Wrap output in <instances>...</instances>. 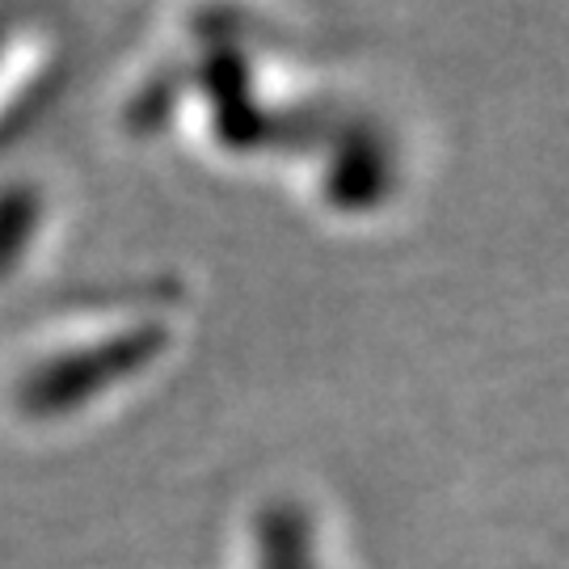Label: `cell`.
<instances>
[{
  "instance_id": "3",
  "label": "cell",
  "mask_w": 569,
  "mask_h": 569,
  "mask_svg": "<svg viewBox=\"0 0 569 569\" xmlns=\"http://www.w3.org/2000/svg\"><path fill=\"white\" fill-rule=\"evenodd\" d=\"M68 77V34L42 13H0V157L26 136Z\"/></svg>"
},
{
  "instance_id": "5",
  "label": "cell",
  "mask_w": 569,
  "mask_h": 569,
  "mask_svg": "<svg viewBox=\"0 0 569 569\" xmlns=\"http://www.w3.org/2000/svg\"><path fill=\"white\" fill-rule=\"evenodd\" d=\"M388 186H392V161L388 148L376 131H342L326 157L321 169V194L338 211H371L385 203Z\"/></svg>"
},
{
  "instance_id": "1",
  "label": "cell",
  "mask_w": 569,
  "mask_h": 569,
  "mask_svg": "<svg viewBox=\"0 0 569 569\" xmlns=\"http://www.w3.org/2000/svg\"><path fill=\"white\" fill-rule=\"evenodd\" d=\"M182 312L173 274H127L21 317L0 342V427L21 443L93 435L178 355Z\"/></svg>"
},
{
  "instance_id": "4",
  "label": "cell",
  "mask_w": 569,
  "mask_h": 569,
  "mask_svg": "<svg viewBox=\"0 0 569 569\" xmlns=\"http://www.w3.org/2000/svg\"><path fill=\"white\" fill-rule=\"evenodd\" d=\"M241 569H321V531L300 498L274 493L249 510Z\"/></svg>"
},
{
  "instance_id": "2",
  "label": "cell",
  "mask_w": 569,
  "mask_h": 569,
  "mask_svg": "<svg viewBox=\"0 0 569 569\" xmlns=\"http://www.w3.org/2000/svg\"><path fill=\"white\" fill-rule=\"evenodd\" d=\"M72 203L56 173L39 164L0 169V305H18L60 262Z\"/></svg>"
}]
</instances>
